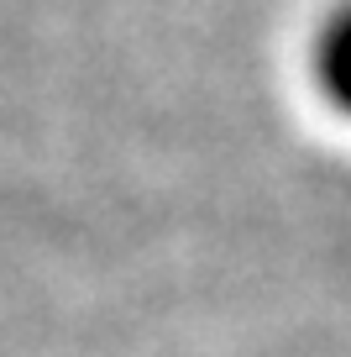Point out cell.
Instances as JSON below:
<instances>
[{"mask_svg": "<svg viewBox=\"0 0 351 357\" xmlns=\"http://www.w3.org/2000/svg\"><path fill=\"white\" fill-rule=\"evenodd\" d=\"M325 79H330V89H336V100L351 111V22L336 26V37H330V47H325Z\"/></svg>", "mask_w": 351, "mask_h": 357, "instance_id": "obj_1", "label": "cell"}]
</instances>
